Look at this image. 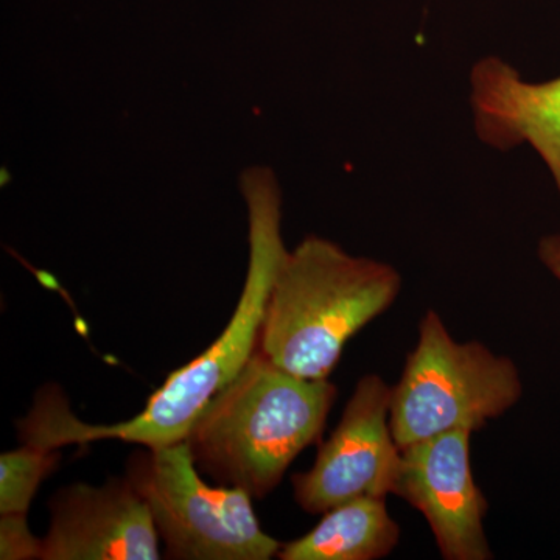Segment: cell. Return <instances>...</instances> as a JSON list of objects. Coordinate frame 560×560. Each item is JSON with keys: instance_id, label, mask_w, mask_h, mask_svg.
<instances>
[{"instance_id": "6da1fadb", "label": "cell", "mask_w": 560, "mask_h": 560, "mask_svg": "<svg viewBox=\"0 0 560 560\" xmlns=\"http://www.w3.org/2000/svg\"><path fill=\"white\" fill-rule=\"evenodd\" d=\"M241 184L249 213V267L241 301L220 337L190 363L173 371L143 411L124 422H81L70 412L60 389L51 386L40 390L31 415L18 423L22 442L61 448L117 440L164 447L186 440L202 408L234 382L259 348L272 285L289 253L280 232L282 197L270 168H248Z\"/></svg>"}, {"instance_id": "7a4b0ae2", "label": "cell", "mask_w": 560, "mask_h": 560, "mask_svg": "<svg viewBox=\"0 0 560 560\" xmlns=\"http://www.w3.org/2000/svg\"><path fill=\"white\" fill-rule=\"evenodd\" d=\"M337 386L280 370L259 349L202 408L187 434L195 464L221 486L264 499L323 434Z\"/></svg>"}, {"instance_id": "3957f363", "label": "cell", "mask_w": 560, "mask_h": 560, "mask_svg": "<svg viewBox=\"0 0 560 560\" xmlns=\"http://www.w3.org/2000/svg\"><path fill=\"white\" fill-rule=\"evenodd\" d=\"M396 268L307 237L280 265L259 349L280 370L326 381L346 342L399 296Z\"/></svg>"}, {"instance_id": "277c9868", "label": "cell", "mask_w": 560, "mask_h": 560, "mask_svg": "<svg viewBox=\"0 0 560 560\" xmlns=\"http://www.w3.org/2000/svg\"><path fill=\"white\" fill-rule=\"evenodd\" d=\"M522 393L514 361L481 342L453 340L441 316L429 311L393 388L390 431L400 451L448 431L474 433L510 411Z\"/></svg>"}, {"instance_id": "5b68a950", "label": "cell", "mask_w": 560, "mask_h": 560, "mask_svg": "<svg viewBox=\"0 0 560 560\" xmlns=\"http://www.w3.org/2000/svg\"><path fill=\"white\" fill-rule=\"evenodd\" d=\"M127 478L171 559L270 560L282 548L261 529L246 490L202 480L186 441L135 453Z\"/></svg>"}, {"instance_id": "8992f818", "label": "cell", "mask_w": 560, "mask_h": 560, "mask_svg": "<svg viewBox=\"0 0 560 560\" xmlns=\"http://www.w3.org/2000/svg\"><path fill=\"white\" fill-rule=\"evenodd\" d=\"M389 388L378 375H364L337 429L319 447L312 469L293 475L294 500L311 514H324L360 497L396 493L401 452L389 425Z\"/></svg>"}, {"instance_id": "52a82bcc", "label": "cell", "mask_w": 560, "mask_h": 560, "mask_svg": "<svg viewBox=\"0 0 560 560\" xmlns=\"http://www.w3.org/2000/svg\"><path fill=\"white\" fill-rule=\"evenodd\" d=\"M469 430L448 431L401 452L394 495L407 500L429 522L442 558H493L485 533L488 500L475 482Z\"/></svg>"}, {"instance_id": "ba28073f", "label": "cell", "mask_w": 560, "mask_h": 560, "mask_svg": "<svg viewBox=\"0 0 560 560\" xmlns=\"http://www.w3.org/2000/svg\"><path fill=\"white\" fill-rule=\"evenodd\" d=\"M43 560H154L160 533L149 506L128 478L103 486L77 485L50 500Z\"/></svg>"}, {"instance_id": "9c48e42d", "label": "cell", "mask_w": 560, "mask_h": 560, "mask_svg": "<svg viewBox=\"0 0 560 560\" xmlns=\"http://www.w3.org/2000/svg\"><path fill=\"white\" fill-rule=\"evenodd\" d=\"M470 86L482 142L499 150L529 143L560 190V77L528 83L508 62L488 57L471 69Z\"/></svg>"}, {"instance_id": "30bf717a", "label": "cell", "mask_w": 560, "mask_h": 560, "mask_svg": "<svg viewBox=\"0 0 560 560\" xmlns=\"http://www.w3.org/2000/svg\"><path fill=\"white\" fill-rule=\"evenodd\" d=\"M400 528L385 499L360 497L324 512L323 521L301 539L282 545V560H377L399 544Z\"/></svg>"}, {"instance_id": "8fae6325", "label": "cell", "mask_w": 560, "mask_h": 560, "mask_svg": "<svg viewBox=\"0 0 560 560\" xmlns=\"http://www.w3.org/2000/svg\"><path fill=\"white\" fill-rule=\"evenodd\" d=\"M60 448L24 442L0 456V514H27L44 478L60 463Z\"/></svg>"}, {"instance_id": "7c38bea8", "label": "cell", "mask_w": 560, "mask_h": 560, "mask_svg": "<svg viewBox=\"0 0 560 560\" xmlns=\"http://www.w3.org/2000/svg\"><path fill=\"white\" fill-rule=\"evenodd\" d=\"M43 539L28 528L27 514H0V559H39Z\"/></svg>"}, {"instance_id": "4fadbf2b", "label": "cell", "mask_w": 560, "mask_h": 560, "mask_svg": "<svg viewBox=\"0 0 560 560\" xmlns=\"http://www.w3.org/2000/svg\"><path fill=\"white\" fill-rule=\"evenodd\" d=\"M541 261L560 280V235L544 238L539 246Z\"/></svg>"}]
</instances>
